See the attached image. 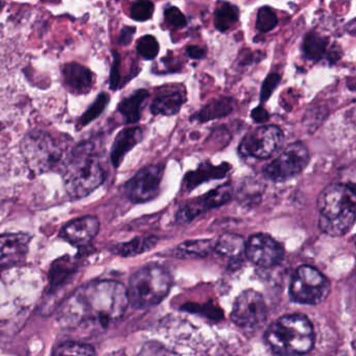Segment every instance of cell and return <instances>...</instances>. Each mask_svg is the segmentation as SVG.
<instances>
[{"label":"cell","instance_id":"cell-1","mask_svg":"<svg viewBox=\"0 0 356 356\" xmlns=\"http://www.w3.org/2000/svg\"><path fill=\"white\" fill-rule=\"evenodd\" d=\"M129 303L128 291L118 281L99 280L76 291L64 305L61 321L65 326L84 323L108 326L122 318Z\"/></svg>","mask_w":356,"mask_h":356},{"label":"cell","instance_id":"cell-2","mask_svg":"<svg viewBox=\"0 0 356 356\" xmlns=\"http://www.w3.org/2000/svg\"><path fill=\"white\" fill-rule=\"evenodd\" d=\"M63 168L64 188L72 199L87 197L107 178L93 141L79 143L66 156Z\"/></svg>","mask_w":356,"mask_h":356},{"label":"cell","instance_id":"cell-3","mask_svg":"<svg viewBox=\"0 0 356 356\" xmlns=\"http://www.w3.org/2000/svg\"><path fill=\"white\" fill-rule=\"evenodd\" d=\"M318 208L321 231L330 236H343L355 222V185L334 183L325 187L318 195Z\"/></svg>","mask_w":356,"mask_h":356},{"label":"cell","instance_id":"cell-4","mask_svg":"<svg viewBox=\"0 0 356 356\" xmlns=\"http://www.w3.org/2000/svg\"><path fill=\"white\" fill-rule=\"evenodd\" d=\"M266 341L278 355H302L314 347V328L306 316L289 314L278 318L268 327Z\"/></svg>","mask_w":356,"mask_h":356},{"label":"cell","instance_id":"cell-5","mask_svg":"<svg viewBox=\"0 0 356 356\" xmlns=\"http://www.w3.org/2000/svg\"><path fill=\"white\" fill-rule=\"evenodd\" d=\"M172 284V277L163 266L149 264L131 277L127 289L129 303L135 308L157 305L165 299Z\"/></svg>","mask_w":356,"mask_h":356},{"label":"cell","instance_id":"cell-6","mask_svg":"<svg viewBox=\"0 0 356 356\" xmlns=\"http://www.w3.org/2000/svg\"><path fill=\"white\" fill-rule=\"evenodd\" d=\"M20 149L26 165L35 175L51 172L65 161L63 143L43 131H33L26 134Z\"/></svg>","mask_w":356,"mask_h":356},{"label":"cell","instance_id":"cell-7","mask_svg":"<svg viewBox=\"0 0 356 356\" xmlns=\"http://www.w3.org/2000/svg\"><path fill=\"white\" fill-rule=\"evenodd\" d=\"M328 279L309 266H302L296 270L289 285V295L298 303L318 305L330 293Z\"/></svg>","mask_w":356,"mask_h":356},{"label":"cell","instance_id":"cell-8","mask_svg":"<svg viewBox=\"0 0 356 356\" xmlns=\"http://www.w3.org/2000/svg\"><path fill=\"white\" fill-rule=\"evenodd\" d=\"M307 147L300 143H291L264 170V176L273 182H284L301 174L309 163Z\"/></svg>","mask_w":356,"mask_h":356},{"label":"cell","instance_id":"cell-9","mask_svg":"<svg viewBox=\"0 0 356 356\" xmlns=\"http://www.w3.org/2000/svg\"><path fill=\"white\" fill-rule=\"evenodd\" d=\"M284 143V134L279 127L261 126L245 135L238 147L241 155L256 159L273 157Z\"/></svg>","mask_w":356,"mask_h":356},{"label":"cell","instance_id":"cell-10","mask_svg":"<svg viewBox=\"0 0 356 356\" xmlns=\"http://www.w3.org/2000/svg\"><path fill=\"white\" fill-rule=\"evenodd\" d=\"M268 318V307L261 293L254 289L243 291L235 300L231 318L245 330L261 326Z\"/></svg>","mask_w":356,"mask_h":356},{"label":"cell","instance_id":"cell-11","mask_svg":"<svg viewBox=\"0 0 356 356\" xmlns=\"http://www.w3.org/2000/svg\"><path fill=\"white\" fill-rule=\"evenodd\" d=\"M164 170L163 164H153L141 168L124 184L127 197L135 204L153 201L160 193Z\"/></svg>","mask_w":356,"mask_h":356},{"label":"cell","instance_id":"cell-12","mask_svg":"<svg viewBox=\"0 0 356 356\" xmlns=\"http://www.w3.org/2000/svg\"><path fill=\"white\" fill-rule=\"evenodd\" d=\"M232 195L233 187L231 183L220 185L206 195L195 197V199L185 203L177 212V220L180 224L191 222L201 214L228 203Z\"/></svg>","mask_w":356,"mask_h":356},{"label":"cell","instance_id":"cell-13","mask_svg":"<svg viewBox=\"0 0 356 356\" xmlns=\"http://www.w3.org/2000/svg\"><path fill=\"white\" fill-rule=\"evenodd\" d=\"M245 252L248 259L260 268H272L284 257L282 245L264 233L252 235L245 243Z\"/></svg>","mask_w":356,"mask_h":356},{"label":"cell","instance_id":"cell-14","mask_svg":"<svg viewBox=\"0 0 356 356\" xmlns=\"http://www.w3.org/2000/svg\"><path fill=\"white\" fill-rule=\"evenodd\" d=\"M99 220L97 216H86L70 220L62 228L60 236L76 247H85L99 234Z\"/></svg>","mask_w":356,"mask_h":356},{"label":"cell","instance_id":"cell-15","mask_svg":"<svg viewBox=\"0 0 356 356\" xmlns=\"http://www.w3.org/2000/svg\"><path fill=\"white\" fill-rule=\"evenodd\" d=\"M31 237L24 233L0 235V268H11L26 259Z\"/></svg>","mask_w":356,"mask_h":356},{"label":"cell","instance_id":"cell-16","mask_svg":"<svg viewBox=\"0 0 356 356\" xmlns=\"http://www.w3.org/2000/svg\"><path fill=\"white\" fill-rule=\"evenodd\" d=\"M186 99V90L182 85H168L152 102L151 112L154 115H176Z\"/></svg>","mask_w":356,"mask_h":356},{"label":"cell","instance_id":"cell-17","mask_svg":"<svg viewBox=\"0 0 356 356\" xmlns=\"http://www.w3.org/2000/svg\"><path fill=\"white\" fill-rule=\"evenodd\" d=\"M61 72L64 85L70 93L82 95L90 92L95 83V74L89 68L72 62L63 65Z\"/></svg>","mask_w":356,"mask_h":356},{"label":"cell","instance_id":"cell-18","mask_svg":"<svg viewBox=\"0 0 356 356\" xmlns=\"http://www.w3.org/2000/svg\"><path fill=\"white\" fill-rule=\"evenodd\" d=\"M232 170V165L224 162L220 165H213L210 162L206 161L202 163L195 170L187 172L183 180V193H191L204 182L211 180H220L225 178Z\"/></svg>","mask_w":356,"mask_h":356},{"label":"cell","instance_id":"cell-19","mask_svg":"<svg viewBox=\"0 0 356 356\" xmlns=\"http://www.w3.org/2000/svg\"><path fill=\"white\" fill-rule=\"evenodd\" d=\"M143 139V130L140 127H128L116 135L110 154L114 168H120L127 154L139 145Z\"/></svg>","mask_w":356,"mask_h":356},{"label":"cell","instance_id":"cell-20","mask_svg":"<svg viewBox=\"0 0 356 356\" xmlns=\"http://www.w3.org/2000/svg\"><path fill=\"white\" fill-rule=\"evenodd\" d=\"M235 109V101L231 97H220L213 99L203 106L199 111L195 112L191 118V122H208L210 120H218L230 115Z\"/></svg>","mask_w":356,"mask_h":356},{"label":"cell","instance_id":"cell-21","mask_svg":"<svg viewBox=\"0 0 356 356\" xmlns=\"http://www.w3.org/2000/svg\"><path fill=\"white\" fill-rule=\"evenodd\" d=\"M149 97V91L139 89L118 104V111L122 114L127 124H135L141 120L143 107Z\"/></svg>","mask_w":356,"mask_h":356},{"label":"cell","instance_id":"cell-22","mask_svg":"<svg viewBox=\"0 0 356 356\" xmlns=\"http://www.w3.org/2000/svg\"><path fill=\"white\" fill-rule=\"evenodd\" d=\"M266 186L258 179L249 177L241 183L236 193L237 203L243 207H254L261 202Z\"/></svg>","mask_w":356,"mask_h":356},{"label":"cell","instance_id":"cell-23","mask_svg":"<svg viewBox=\"0 0 356 356\" xmlns=\"http://www.w3.org/2000/svg\"><path fill=\"white\" fill-rule=\"evenodd\" d=\"M328 44L329 40L326 37L321 36L316 33H309L306 35L302 44L304 57L308 61L318 63L326 56Z\"/></svg>","mask_w":356,"mask_h":356},{"label":"cell","instance_id":"cell-24","mask_svg":"<svg viewBox=\"0 0 356 356\" xmlns=\"http://www.w3.org/2000/svg\"><path fill=\"white\" fill-rule=\"evenodd\" d=\"M239 10L232 3H224L214 12V28L220 33L228 32L238 22Z\"/></svg>","mask_w":356,"mask_h":356},{"label":"cell","instance_id":"cell-25","mask_svg":"<svg viewBox=\"0 0 356 356\" xmlns=\"http://www.w3.org/2000/svg\"><path fill=\"white\" fill-rule=\"evenodd\" d=\"M74 273H76V264L70 257H63L59 261L55 262L49 273L51 289H57L58 287L65 284Z\"/></svg>","mask_w":356,"mask_h":356},{"label":"cell","instance_id":"cell-26","mask_svg":"<svg viewBox=\"0 0 356 356\" xmlns=\"http://www.w3.org/2000/svg\"><path fill=\"white\" fill-rule=\"evenodd\" d=\"M245 243L243 237L237 234H224L214 245V250L226 257H239L245 251Z\"/></svg>","mask_w":356,"mask_h":356},{"label":"cell","instance_id":"cell-27","mask_svg":"<svg viewBox=\"0 0 356 356\" xmlns=\"http://www.w3.org/2000/svg\"><path fill=\"white\" fill-rule=\"evenodd\" d=\"M158 238L156 236L136 237L128 243H120L116 245L115 253L120 256H135L145 253L149 250L153 249L157 245Z\"/></svg>","mask_w":356,"mask_h":356},{"label":"cell","instance_id":"cell-28","mask_svg":"<svg viewBox=\"0 0 356 356\" xmlns=\"http://www.w3.org/2000/svg\"><path fill=\"white\" fill-rule=\"evenodd\" d=\"M214 245L211 241H188L181 243L177 248L176 253L179 257H205L211 251Z\"/></svg>","mask_w":356,"mask_h":356},{"label":"cell","instance_id":"cell-29","mask_svg":"<svg viewBox=\"0 0 356 356\" xmlns=\"http://www.w3.org/2000/svg\"><path fill=\"white\" fill-rule=\"evenodd\" d=\"M53 356H95V351L88 343L70 341L58 346Z\"/></svg>","mask_w":356,"mask_h":356},{"label":"cell","instance_id":"cell-30","mask_svg":"<svg viewBox=\"0 0 356 356\" xmlns=\"http://www.w3.org/2000/svg\"><path fill=\"white\" fill-rule=\"evenodd\" d=\"M110 102L109 95L107 93H101L99 97L95 99V103L88 108L86 112L81 116L80 120H79V124L81 127L88 126L90 122L93 120H97L104 111H105L106 107Z\"/></svg>","mask_w":356,"mask_h":356},{"label":"cell","instance_id":"cell-31","mask_svg":"<svg viewBox=\"0 0 356 356\" xmlns=\"http://www.w3.org/2000/svg\"><path fill=\"white\" fill-rule=\"evenodd\" d=\"M278 26V17L270 7L260 8L256 19V30L260 33H268Z\"/></svg>","mask_w":356,"mask_h":356},{"label":"cell","instance_id":"cell-32","mask_svg":"<svg viewBox=\"0 0 356 356\" xmlns=\"http://www.w3.org/2000/svg\"><path fill=\"white\" fill-rule=\"evenodd\" d=\"M137 51L145 60H154L160 51L159 42L152 35H145L137 41Z\"/></svg>","mask_w":356,"mask_h":356},{"label":"cell","instance_id":"cell-33","mask_svg":"<svg viewBox=\"0 0 356 356\" xmlns=\"http://www.w3.org/2000/svg\"><path fill=\"white\" fill-rule=\"evenodd\" d=\"M154 12L155 6L151 1H137L131 7L130 16L135 22H145L152 19Z\"/></svg>","mask_w":356,"mask_h":356},{"label":"cell","instance_id":"cell-34","mask_svg":"<svg viewBox=\"0 0 356 356\" xmlns=\"http://www.w3.org/2000/svg\"><path fill=\"white\" fill-rule=\"evenodd\" d=\"M164 22L170 30H180L185 28L187 24L184 14L177 7H170L164 11Z\"/></svg>","mask_w":356,"mask_h":356},{"label":"cell","instance_id":"cell-35","mask_svg":"<svg viewBox=\"0 0 356 356\" xmlns=\"http://www.w3.org/2000/svg\"><path fill=\"white\" fill-rule=\"evenodd\" d=\"M137 356H177L176 354L172 353L170 350H168L165 346L158 341H147L141 348Z\"/></svg>","mask_w":356,"mask_h":356},{"label":"cell","instance_id":"cell-36","mask_svg":"<svg viewBox=\"0 0 356 356\" xmlns=\"http://www.w3.org/2000/svg\"><path fill=\"white\" fill-rule=\"evenodd\" d=\"M281 81V76L279 74H270L266 76V80L264 81L262 84L261 91H260V102L266 103L270 99V95H273L277 87L279 86V83Z\"/></svg>","mask_w":356,"mask_h":356},{"label":"cell","instance_id":"cell-37","mask_svg":"<svg viewBox=\"0 0 356 356\" xmlns=\"http://www.w3.org/2000/svg\"><path fill=\"white\" fill-rule=\"evenodd\" d=\"M113 63H112L111 72H110L109 85L112 90H118L120 88V65H122V59L118 51H113Z\"/></svg>","mask_w":356,"mask_h":356},{"label":"cell","instance_id":"cell-38","mask_svg":"<svg viewBox=\"0 0 356 356\" xmlns=\"http://www.w3.org/2000/svg\"><path fill=\"white\" fill-rule=\"evenodd\" d=\"M135 33H136V28H134V26H124L120 32V37H118V44L124 45V47L130 44L132 42Z\"/></svg>","mask_w":356,"mask_h":356},{"label":"cell","instance_id":"cell-39","mask_svg":"<svg viewBox=\"0 0 356 356\" xmlns=\"http://www.w3.org/2000/svg\"><path fill=\"white\" fill-rule=\"evenodd\" d=\"M251 118L257 124H264V122L270 120V114L268 113V111L262 106H259V107L255 108L251 112Z\"/></svg>","mask_w":356,"mask_h":356},{"label":"cell","instance_id":"cell-40","mask_svg":"<svg viewBox=\"0 0 356 356\" xmlns=\"http://www.w3.org/2000/svg\"><path fill=\"white\" fill-rule=\"evenodd\" d=\"M186 54L193 60H202L206 56L205 49H201L197 45H191V47H187Z\"/></svg>","mask_w":356,"mask_h":356},{"label":"cell","instance_id":"cell-41","mask_svg":"<svg viewBox=\"0 0 356 356\" xmlns=\"http://www.w3.org/2000/svg\"><path fill=\"white\" fill-rule=\"evenodd\" d=\"M326 56L329 64L337 63V62L341 59V47H337V45H333V47H331L330 51H327Z\"/></svg>","mask_w":356,"mask_h":356},{"label":"cell","instance_id":"cell-42","mask_svg":"<svg viewBox=\"0 0 356 356\" xmlns=\"http://www.w3.org/2000/svg\"><path fill=\"white\" fill-rule=\"evenodd\" d=\"M350 28H351V32H350V34L353 36V35L355 34V20H352L351 24H350Z\"/></svg>","mask_w":356,"mask_h":356},{"label":"cell","instance_id":"cell-43","mask_svg":"<svg viewBox=\"0 0 356 356\" xmlns=\"http://www.w3.org/2000/svg\"><path fill=\"white\" fill-rule=\"evenodd\" d=\"M332 356H349L347 355V353H345V352H337V353H335L334 355Z\"/></svg>","mask_w":356,"mask_h":356},{"label":"cell","instance_id":"cell-44","mask_svg":"<svg viewBox=\"0 0 356 356\" xmlns=\"http://www.w3.org/2000/svg\"><path fill=\"white\" fill-rule=\"evenodd\" d=\"M3 3H0V11H1V10H3Z\"/></svg>","mask_w":356,"mask_h":356}]
</instances>
